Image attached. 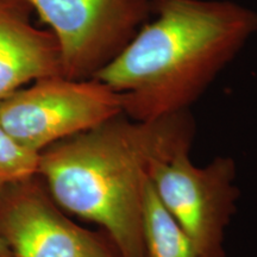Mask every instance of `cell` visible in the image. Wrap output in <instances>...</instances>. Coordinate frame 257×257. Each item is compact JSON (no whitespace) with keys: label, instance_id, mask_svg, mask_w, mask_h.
Instances as JSON below:
<instances>
[{"label":"cell","instance_id":"5b68a950","mask_svg":"<svg viewBox=\"0 0 257 257\" xmlns=\"http://www.w3.org/2000/svg\"><path fill=\"white\" fill-rule=\"evenodd\" d=\"M189 152L182 149L154 163L150 184L163 207L205 256L225 257V231L239 197L236 163L218 156L198 167Z\"/></svg>","mask_w":257,"mask_h":257},{"label":"cell","instance_id":"ba28073f","mask_svg":"<svg viewBox=\"0 0 257 257\" xmlns=\"http://www.w3.org/2000/svg\"><path fill=\"white\" fill-rule=\"evenodd\" d=\"M143 257H206L163 207L148 184L143 211Z\"/></svg>","mask_w":257,"mask_h":257},{"label":"cell","instance_id":"7a4b0ae2","mask_svg":"<svg viewBox=\"0 0 257 257\" xmlns=\"http://www.w3.org/2000/svg\"><path fill=\"white\" fill-rule=\"evenodd\" d=\"M152 16L94 78L140 121L191 110L257 31L256 12L231 0H153Z\"/></svg>","mask_w":257,"mask_h":257},{"label":"cell","instance_id":"6da1fadb","mask_svg":"<svg viewBox=\"0 0 257 257\" xmlns=\"http://www.w3.org/2000/svg\"><path fill=\"white\" fill-rule=\"evenodd\" d=\"M191 110L140 121L120 113L40 153L37 176L63 211L98 224L121 257H143V211L150 169L191 149Z\"/></svg>","mask_w":257,"mask_h":257},{"label":"cell","instance_id":"3957f363","mask_svg":"<svg viewBox=\"0 0 257 257\" xmlns=\"http://www.w3.org/2000/svg\"><path fill=\"white\" fill-rule=\"evenodd\" d=\"M120 113L119 94L96 79L49 76L0 100V121L8 133L38 154Z\"/></svg>","mask_w":257,"mask_h":257},{"label":"cell","instance_id":"30bf717a","mask_svg":"<svg viewBox=\"0 0 257 257\" xmlns=\"http://www.w3.org/2000/svg\"><path fill=\"white\" fill-rule=\"evenodd\" d=\"M0 257H14L10 248L4 240L0 238Z\"/></svg>","mask_w":257,"mask_h":257},{"label":"cell","instance_id":"8992f818","mask_svg":"<svg viewBox=\"0 0 257 257\" xmlns=\"http://www.w3.org/2000/svg\"><path fill=\"white\" fill-rule=\"evenodd\" d=\"M0 238L14 257H121L105 231L70 220L37 176L0 191Z\"/></svg>","mask_w":257,"mask_h":257},{"label":"cell","instance_id":"52a82bcc","mask_svg":"<svg viewBox=\"0 0 257 257\" xmlns=\"http://www.w3.org/2000/svg\"><path fill=\"white\" fill-rule=\"evenodd\" d=\"M30 11L23 0H0V100L37 80L62 75L56 38L31 23Z\"/></svg>","mask_w":257,"mask_h":257},{"label":"cell","instance_id":"277c9868","mask_svg":"<svg viewBox=\"0 0 257 257\" xmlns=\"http://www.w3.org/2000/svg\"><path fill=\"white\" fill-rule=\"evenodd\" d=\"M50 28L61 74L94 79L152 18L153 0H23Z\"/></svg>","mask_w":257,"mask_h":257},{"label":"cell","instance_id":"9c48e42d","mask_svg":"<svg viewBox=\"0 0 257 257\" xmlns=\"http://www.w3.org/2000/svg\"><path fill=\"white\" fill-rule=\"evenodd\" d=\"M38 165L40 154L17 142L0 121V191L37 176Z\"/></svg>","mask_w":257,"mask_h":257}]
</instances>
